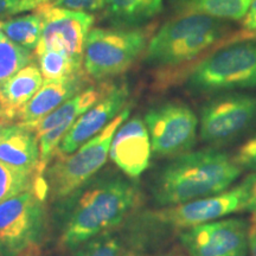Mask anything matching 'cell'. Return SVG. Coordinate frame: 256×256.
<instances>
[{
    "mask_svg": "<svg viewBox=\"0 0 256 256\" xmlns=\"http://www.w3.org/2000/svg\"><path fill=\"white\" fill-rule=\"evenodd\" d=\"M250 232H256V218H254V220H252V224L250 226Z\"/></svg>",
    "mask_w": 256,
    "mask_h": 256,
    "instance_id": "38",
    "label": "cell"
},
{
    "mask_svg": "<svg viewBox=\"0 0 256 256\" xmlns=\"http://www.w3.org/2000/svg\"><path fill=\"white\" fill-rule=\"evenodd\" d=\"M32 51L22 48L0 31V89L19 70L32 62Z\"/></svg>",
    "mask_w": 256,
    "mask_h": 256,
    "instance_id": "22",
    "label": "cell"
},
{
    "mask_svg": "<svg viewBox=\"0 0 256 256\" xmlns=\"http://www.w3.org/2000/svg\"><path fill=\"white\" fill-rule=\"evenodd\" d=\"M54 0H20L19 5L17 8L16 14H22V12H28L32 11V10H36L40 6L50 4Z\"/></svg>",
    "mask_w": 256,
    "mask_h": 256,
    "instance_id": "30",
    "label": "cell"
},
{
    "mask_svg": "<svg viewBox=\"0 0 256 256\" xmlns=\"http://www.w3.org/2000/svg\"><path fill=\"white\" fill-rule=\"evenodd\" d=\"M166 256H191V255L188 254L183 247H182V248H174L172 252H168Z\"/></svg>",
    "mask_w": 256,
    "mask_h": 256,
    "instance_id": "35",
    "label": "cell"
},
{
    "mask_svg": "<svg viewBox=\"0 0 256 256\" xmlns=\"http://www.w3.org/2000/svg\"><path fill=\"white\" fill-rule=\"evenodd\" d=\"M249 232L247 220L228 218L186 229L179 238L191 256H246L249 249Z\"/></svg>",
    "mask_w": 256,
    "mask_h": 256,
    "instance_id": "11",
    "label": "cell"
},
{
    "mask_svg": "<svg viewBox=\"0 0 256 256\" xmlns=\"http://www.w3.org/2000/svg\"><path fill=\"white\" fill-rule=\"evenodd\" d=\"M243 190L241 185L214 196L200 198L156 211L148 218L174 229H190L212 222L242 210Z\"/></svg>",
    "mask_w": 256,
    "mask_h": 256,
    "instance_id": "12",
    "label": "cell"
},
{
    "mask_svg": "<svg viewBox=\"0 0 256 256\" xmlns=\"http://www.w3.org/2000/svg\"><path fill=\"white\" fill-rule=\"evenodd\" d=\"M74 250V256H119L121 243L116 236L106 232L82 243Z\"/></svg>",
    "mask_w": 256,
    "mask_h": 256,
    "instance_id": "26",
    "label": "cell"
},
{
    "mask_svg": "<svg viewBox=\"0 0 256 256\" xmlns=\"http://www.w3.org/2000/svg\"><path fill=\"white\" fill-rule=\"evenodd\" d=\"M72 126V122H66L57 126L49 132L42 134L38 136V146H40V158L36 166V171H34V179L42 180L43 179V174L46 171L48 165H49L50 160L56 156L57 150H58L60 144L62 142L63 136H66L69 128Z\"/></svg>",
    "mask_w": 256,
    "mask_h": 256,
    "instance_id": "25",
    "label": "cell"
},
{
    "mask_svg": "<svg viewBox=\"0 0 256 256\" xmlns=\"http://www.w3.org/2000/svg\"><path fill=\"white\" fill-rule=\"evenodd\" d=\"M152 145L145 121L136 116L124 121L115 132L110 158L130 179H136L148 168Z\"/></svg>",
    "mask_w": 256,
    "mask_h": 256,
    "instance_id": "14",
    "label": "cell"
},
{
    "mask_svg": "<svg viewBox=\"0 0 256 256\" xmlns=\"http://www.w3.org/2000/svg\"><path fill=\"white\" fill-rule=\"evenodd\" d=\"M37 11L42 16L43 30L34 50L36 56L46 50H62L83 66L84 43L94 23V16L51 5L40 6Z\"/></svg>",
    "mask_w": 256,
    "mask_h": 256,
    "instance_id": "10",
    "label": "cell"
},
{
    "mask_svg": "<svg viewBox=\"0 0 256 256\" xmlns=\"http://www.w3.org/2000/svg\"><path fill=\"white\" fill-rule=\"evenodd\" d=\"M228 24L203 14H180L170 19L147 44L145 60L150 66L170 72L200 60L223 38Z\"/></svg>",
    "mask_w": 256,
    "mask_h": 256,
    "instance_id": "3",
    "label": "cell"
},
{
    "mask_svg": "<svg viewBox=\"0 0 256 256\" xmlns=\"http://www.w3.org/2000/svg\"><path fill=\"white\" fill-rule=\"evenodd\" d=\"M119 256H151V255L144 250L142 247H130L124 249V252H120Z\"/></svg>",
    "mask_w": 256,
    "mask_h": 256,
    "instance_id": "33",
    "label": "cell"
},
{
    "mask_svg": "<svg viewBox=\"0 0 256 256\" xmlns=\"http://www.w3.org/2000/svg\"><path fill=\"white\" fill-rule=\"evenodd\" d=\"M113 87L114 84H110V83H104L100 86H88L87 88H84L78 94L60 104L55 110L51 112L49 115H46L32 130H34L37 136H40L42 134L49 132L50 130L63 124H74L76 119L84 114L96 102L100 101Z\"/></svg>",
    "mask_w": 256,
    "mask_h": 256,
    "instance_id": "18",
    "label": "cell"
},
{
    "mask_svg": "<svg viewBox=\"0 0 256 256\" xmlns=\"http://www.w3.org/2000/svg\"><path fill=\"white\" fill-rule=\"evenodd\" d=\"M249 250L250 256H256V232H249Z\"/></svg>",
    "mask_w": 256,
    "mask_h": 256,
    "instance_id": "34",
    "label": "cell"
},
{
    "mask_svg": "<svg viewBox=\"0 0 256 256\" xmlns=\"http://www.w3.org/2000/svg\"><path fill=\"white\" fill-rule=\"evenodd\" d=\"M150 34L146 28H92L83 52L86 74L102 81L124 72L146 50Z\"/></svg>",
    "mask_w": 256,
    "mask_h": 256,
    "instance_id": "6",
    "label": "cell"
},
{
    "mask_svg": "<svg viewBox=\"0 0 256 256\" xmlns=\"http://www.w3.org/2000/svg\"><path fill=\"white\" fill-rule=\"evenodd\" d=\"M44 197L30 190L0 203V256H19L40 241Z\"/></svg>",
    "mask_w": 256,
    "mask_h": 256,
    "instance_id": "7",
    "label": "cell"
},
{
    "mask_svg": "<svg viewBox=\"0 0 256 256\" xmlns=\"http://www.w3.org/2000/svg\"><path fill=\"white\" fill-rule=\"evenodd\" d=\"M19 256H38V252H37L36 246H32V247L26 249V250H25L23 254L19 255Z\"/></svg>",
    "mask_w": 256,
    "mask_h": 256,
    "instance_id": "36",
    "label": "cell"
},
{
    "mask_svg": "<svg viewBox=\"0 0 256 256\" xmlns=\"http://www.w3.org/2000/svg\"><path fill=\"white\" fill-rule=\"evenodd\" d=\"M40 158L38 136L34 130L14 124L0 136V162L34 176Z\"/></svg>",
    "mask_w": 256,
    "mask_h": 256,
    "instance_id": "16",
    "label": "cell"
},
{
    "mask_svg": "<svg viewBox=\"0 0 256 256\" xmlns=\"http://www.w3.org/2000/svg\"><path fill=\"white\" fill-rule=\"evenodd\" d=\"M66 200H70V206L60 234V244L74 250L122 222L138 204L139 190L132 180L115 176L98 179Z\"/></svg>",
    "mask_w": 256,
    "mask_h": 256,
    "instance_id": "1",
    "label": "cell"
},
{
    "mask_svg": "<svg viewBox=\"0 0 256 256\" xmlns=\"http://www.w3.org/2000/svg\"><path fill=\"white\" fill-rule=\"evenodd\" d=\"M104 2L106 0H54L52 2L46 5L90 14V12L100 11L104 8Z\"/></svg>",
    "mask_w": 256,
    "mask_h": 256,
    "instance_id": "27",
    "label": "cell"
},
{
    "mask_svg": "<svg viewBox=\"0 0 256 256\" xmlns=\"http://www.w3.org/2000/svg\"><path fill=\"white\" fill-rule=\"evenodd\" d=\"M130 112V107L128 106L104 130L80 146L74 153H56L55 162L46 172V188L54 200H64L72 196L100 171L110 156L114 134L128 119Z\"/></svg>",
    "mask_w": 256,
    "mask_h": 256,
    "instance_id": "4",
    "label": "cell"
},
{
    "mask_svg": "<svg viewBox=\"0 0 256 256\" xmlns=\"http://www.w3.org/2000/svg\"><path fill=\"white\" fill-rule=\"evenodd\" d=\"M234 160L241 168L256 171V134L240 147Z\"/></svg>",
    "mask_w": 256,
    "mask_h": 256,
    "instance_id": "28",
    "label": "cell"
},
{
    "mask_svg": "<svg viewBox=\"0 0 256 256\" xmlns=\"http://www.w3.org/2000/svg\"><path fill=\"white\" fill-rule=\"evenodd\" d=\"M164 0H106L104 14L120 28L142 26L162 10Z\"/></svg>",
    "mask_w": 256,
    "mask_h": 256,
    "instance_id": "19",
    "label": "cell"
},
{
    "mask_svg": "<svg viewBox=\"0 0 256 256\" xmlns=\"http://www.w3.org/2000/svg\"><path fill=\"white\" fill-rule=\"evenodd\" d=\"M242 25L248 32L256 31V0H252L250 8L248 10V14L243 19Z\"/></svg>",
    "mask_w": 256,
    "mask_h": 256,
    "instance_id": "32",
    "label": "cell"
},
{
    "mask_svg": "<svg viewBox=\"0 0 256 256\" xmlns=\"http://www.w3.org/2000/svg\"><path fill=\"white\" fill-rule=\"evenodd\" d=\"M255 36H256V32H255Z\"/></svg>",
    "mask_w": 256,
    "mask_h": 256,
    "instance_id": "39",
    "label": "cell"
},
{
    "mask_svg": "<svg viewBox=\"0 0 256 256\" xmlns=\"http://www.w3.org/2000/svg\"><path fill=\"white\" fill-rule=\"evenodd\" d=\"M19 2L20 0H0V20L8 16L16 14Z\"/></svg>",
    "mask_w": 256,
    "mask_h": 256,
    "instance_id": "31",
    "label": "cell"
},
{
    "mask_svg": "<svg viewBox=\"0 0 256 256\" xmlns=\"http://www.w3.org/2000/svg\"><path fill=\"white\" fill-rule=\"evenodd\" d=\"M32 186L34 174L0 162V203L30 190Z\"/></svg>",
    "mask_w": 256,
    "mask_h": 256,
    "instance_id": "24",
    "label": "cell"
},
{
    "mask_svg": "<svg viewBox=\"0 0 256 256\" xmlns=\"http://www.w3.org/2000/svg\"><path fill=\"white\" fill-rule=\"evenodd\" d=\"M88 78L86 72H81L70 78L44 81L40 90L19 113L17 124L34 130L51 112L87 88Z\"/></svg>",
    "mask_w": 256,
    "mask_h": 256,
    "instance_id": "15",
    "label": "cell"
},
{
    "mask_svg": "<svg viewBox=\"0 0 256 256\" xmlns=\"http://www.w3.org/2000/svg\"><path fill=\"white\" fill-rule=\"evenodd\" d=\"M0 114H2V112H0Z\"/></svg>",
    "mask_w": 256,
    "mask_h": 256,
    "instance_id": "40",
    "label": "cell"
},
{
    "mask_svg": "<svg viewBox=\"0 0 256 256\" xmlns=\"http://www.w3.org/2000/svg\"><path fill=\"white\" fill-rule=\"evenodd\" d=\"M128 98L130 89L126 83L114 84L100 101L76 119L63 136L56 153L70 154L92 136H98L126 108Z\"/></svg>",
    "mask_w": 256,
    "mask_h": 256,
    "instance_id": "13",
    "label": "cell"
},
{
    "mask_svg": "<svg viewBox=\"0 0 256 256\" xmlns=\"http://www.w3.org/2000/svg\"><path fill=\"white\" fill-rule=\"evenodd\" d=\"M256 124V95L220 92L200 110V138L220 145L236 139Z\"/></svg>",
    "mask_w": 256,
    "mask_h": 256,
    "instance_id": "9",
    "label": "cell"
},
{
    "mask_svg": "<svg viewBox=\"0 0 256 256\" xmlns=\"http://www.w3.org/2000/svg\"><path fill=\"white\" fill-rule=\"evenodd\" d=\"M44 80L40 66L31 62L0 89V112L6 120H17L25 104L40 90Z\"/></svg>",
    "mask_w": 256,
    "mask_h": 256,
    "instance_id": "17",
    "label": "cell"
},
{
    "mask_svg": "<svg viewBox=\"0 0 256 256\" xmlns=\"http://www.w3.org/2000/svg\"><path fill=\"white\" fill-rule=\"evenodd\" d=\"M162 256H166V255H162Z\"/></svg>",
    "mask_w": 256,
    "mask_h": 256,
    "instance_id": "41",
    "label": "cell"
},
{
    "mask_svg": "<svg viewBox=\"0 0 256 256\" xmlns=\"http://www.w3.org/2000/svg\"><path fill=\"white\" fill-rule=\"evenodd\" d=\"M178 16L203 14L222 20H242L252 0H168Z\"/></svg>",
    "mask_w": 256,
    "mask_h": 256,
    "instance_id": "20",
    "label": "cell"
},
{
    "mask_svg": "<svg viewBox=\"0 0 256 256\" xmlns=\"http://www.w3.org/2000/svg\"><path fill=\"white\" fill-rule=\"evenodd\" d=\"M43 20L38 11L17 18L0 20V31L16 44L28 51L36 50L40 40Z\"/></svg>",
    "mask_w": 256,
    "mask_h": 256,
    "instance_id": "21",
    "label": "cell"
},
{
    "mask_svg": "<svg viewBox=\"0 0 256 256\" xmlns=\"http://www.w3.org/2000/svg\"><path fill=\"white\" fill-rule=\"evenodd\" d=\"M234 158L215 148L174 156L160 170L153 185L159 206H172L226 191L241 174Z\"/></svg>",
    "mask_w": 256,
    "mask_h": 256,
    "instance_id": "2",
    "label": "cell"
},
{
    "mask_svg": "<svg viewBox=\"0 0 256 256\" xmlns=\"http://www.w3.org/2000/svg\"><path fill=\"white\" fill-rule=\"evenodd\" d=\"M188 86L206 94L256 89V40L222 46L204 57L188 72Z\"/></svg>",
    "mask_w": 256,
    "mask_h": 256,
    "instance_id": "5",
    "label": "cell"
},
{
    "mask_svg": "<svg viewBox=\"0 0 256 256\" xmlns=\"http://www.w3.org/2000/svg\"><path fill=\"white\" fill-rule=\"evenodd\" d=\"M8 124H10V121H8L5 119L4 116H2V114H0V136H2V132H4V130H5V127H8Z\"/></svg>",
    "mask_w": 256,
    "mask_h": 256,
    "instance_id": "37",
    "label": "cell"
},
{
    "mask_svg": "<svg viewBox=\"0 0 256 256\" xmlns=\"http://www.w3.org/2000/svg\"><path fill=\"white\" fill-rule=\"evenodd\" d=\"M38 66L44 81L70 78L83 72L82 64L75 62L62 50H46L38 56Z\"/></svg>",
    "mask_w": 256,
    "mask_h": 256,
    "instance_id": "23",
    "label": "cell"
},
{
    "mask_svg": "<svg viewBox=\"0 0 256 256\" xmlns=\"http://www.w3.org/2000/svg\"><path fill=\"white\" fill-rule=\"evenodd\" d=\"M241 188L243 190V210L248 211L256 218V171L244 178Z\"/></svg>",
    "mask_w": 256,
    "mask_h": 256,
    "instance_id": "29",
    "label": "cell"
},
{
    "mask_svg": "<svg viewBox=\"0 0 256 256\" xmlns=\"http://www.w3.org/2000/svg\"><path fill=\"white\" fill-rule=\"evenodd\" d=\"M152 151L158 156L184 154L196 144L197 115L188 104L168 101L156 104L145 114Z\"/></svg>",
    "mask_w": 256,
    "mask_h": 256,
    "instance_id": "8",
    "label": "cell"
}]
</instances>
